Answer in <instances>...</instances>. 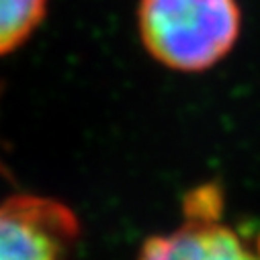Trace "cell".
<instances>
[{
	"mask_svg": "<svg viewBox=\"0 0 260 260\" xmlns=\"http://www.w3.org/2000/svg\"><path fill=\"white\" fill-rule=\"evenodd\" d=\"M140 35L154 59L176 72H205L236 45L238 0H142Z\"/></svg>",
	"mask_w": 260,
	"mask_h": 260,
	"instance_id": "6da1fadb",
	"label": "cell"
},
{
	"mask_svg": "<svg viewBox=\"0 0 260 260\" xmlns=\"http://www.w3.org/2000/svg\"><path fill=\"white\" fill-rule=\"evenodd\" d=\"M47 0H0V55L17 49L37 29Z\"/></svg>",
	"mask_w": 260,
	"mask_h": 260,
	"instance_id": "277c9868",
	"label": "cell"
},
{
	"mask_svg": "<svg viewBox=\"0 0 260 260\" xmlns=\"http://www.w3.org/2000/svg\"><path fill=\"white\" fill-rule=\"evenodd\" d=\"M78 219L61 201L15 194L0 203V260H74Z\"/></svg>",
	"mask_w": 260,
	"mask_h": 260,
	"instance_id": "7a4b0ae2",
	"label": "cell"
},
{
	"mask_svg": "<svg viewBox=\"0 0 260 260\" xmlns=\"http://www.w3.org/2000/svg\"><path fill=\"white\" fill-rule=\"evenodd\" d=\"M138 260H260L236 230L221 223L215 213V197L197 190L186 203V221L144 242Z\"/></svg>",
	"mask_w": 260,
	"mask_h": 260,
	"instance_id": "3957f363",
	"label": "cell"
}]
</instances>
